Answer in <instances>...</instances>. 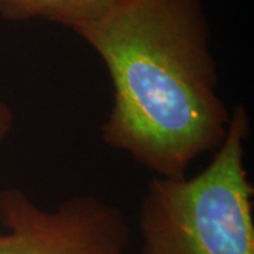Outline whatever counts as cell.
Masks as SVG:
<instances>
[{"label": "cell", "mask_w": 254, "mask_h": 254, "mask_svg": "<svg viewBox=\"0 0 254 254\" xmlns=\"http://www.w3.org/2000/svg\"><path fill=\"white\" fill-rule=\"evenodd\" d=\"M75 34L103 63L112 106L103 143L160 178H178L226 138L232 109L200 0H131Z\"/></svg>", "instance_id": "obj_1"}, {"label": "cell", "mask_w": 254, "mask_h": 254, "mask_svg": "<svg viewBox=\"0 0 254 254\" xmlns=\"http://www.w3.org/2000/svg\"><path fill=\"white\" fill-rule=\"evenodd\" d=\"M249 134V113L237 105L226 138L202 171L150 181L138 219L140 254H254Z\"/></svg>", "instance_id": "obj_2"}, {"label": "cell", "mask_w": 254, "mask_h": 254, "mask_svg": "<svg viewBox=\"0 0 254 254\" xmlns=\"http://www.w3.org/2000/svg\"><path fill=\"white\" fill-rule=\"evenodd\" d=\"M0 254H131L125 215L95 195L43 208L10 187L0 190Z\"/></svg>", "instance_id": "obj_3"}, {"label": "cell", "mask_w": 254, "mask_h": 254, "mask_svg": "<svg viewBox=\"0 0 254 254\" xmlns=\"http://www.w3.org/2000/svg\"><path fill=\"white\" fill-rule=\"evenodd\" d=\"M128 1L131 0H0V16L9 21L44 20L75 33Z\"/></svg>", "instance_id": "obj_4"}, {"label": "cell", "mask_w": 254, "mask_h": 254, "mask_svg": "<svg viewBox=\"0 0 254 254\" xmlns=\"http://www.w3.org/2000/svg\"><path fill=\"white\" fill-rule=\"evenodd\" d=\"M14 126V113L7 105V102L0 98V145L10 136Z\"/></svg>", "instance_id": "obj_5"}]
</instances>
